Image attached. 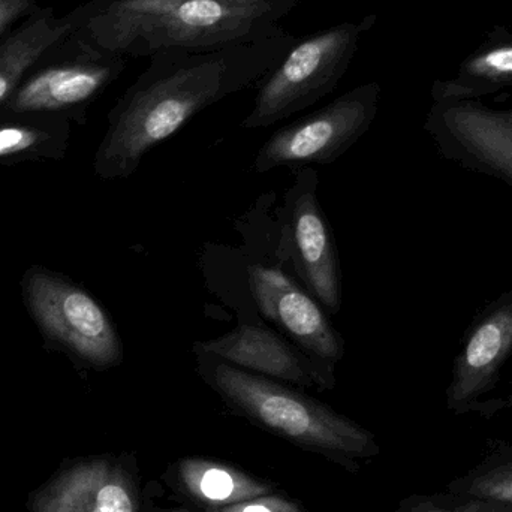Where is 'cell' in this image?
<instances>
[{
    "label": "cell",
    "instance_id": "3957f363",
    "mask_svg": "<svg viewBox=\"0 0 512 512\" xmlns=\"http://www.w3.org/2000/svg\"><path fill=\"white\" fill-rule=\"evenodd\" d=\"M204 381L240 414L301 447L330 456L375 453L372 435L333 409L274 379L256 375L195 349Z\"/></svg>",
    "mask_w": 512,
    "mask_h": 512
},
{
    "label": "cell",
    "instance_id": "4fadbf2b",
    "mask_svg": "<svg viewBox=\"0 0 512 512\" xmlns=\"http://www.w3.org/2000/svg\"><path fill=\"white\" fill-rule=\"evenodd\" d=\"M194 349L274 381L301 387H328L333 381V373L313 363L291 340L261 324L239 325L218 339L195 343Z\"/></svg>",
    "mask_w": 512,
    "mask_h": 512
},
{
    "label": "cell",
    "instance_id": "7a4b0ae2",
    "mask_svg": "<svg viewBox=\"0 0 512 512\" xmlns=\"http://www.w3.org/2000/svg\"><path fill=\"white\" fill-rule=\"evenodd\" d=\"M295 8L297 0H98L84 27L110 53L150 59L261 38Z\"/></svg>",
    "mask_w": 512,
    "mask_h": 512
},
{
    "label": "cell",
    "instance_id": "2e32d148",
    "mask_svg": "<svg viewBox=\"0 0 512 512\" xmlns=\"http://www.w3.org/2000/svg\"><path fill=\"white\" fill-rule=\"evenodd\" d=\"M512 86V35L493 33L460 66L454 80L436 83L433 99H477Z\"/></svg>",
    "mask_w": 512,
    "mask_h": 512
},
{
    "label": "cell",
    "instance_id": "d6986e66",
    "mask_svg": "<svg viewBox=\"0 0 512 512\" xmlns=\"http://www.w3.org/2000/svg\"><path fill=\"white\" fill-rule=\"evenodd\" d=\"M405 512H512V504L445 490L441 495L415 499Z\"/></svg>",
    "mask_w": 512,
    "mask_h": 512
},
{
    "label": "cell",
    "instance_id": "ffe728a7",
    "mask_svg": "<svg viewBox=\"0 0 512 512\" xmlns=\"http://www.w3.org/2000/svg\"><path fill=\"white\" fill-rule=\"evenodd\" d=\"M39 8L38 0H0V38Z\"/></svg>",
    "mask_w": 512,
    "mask_h": 512
},
{
    "label": "cell",
    "instance_id": "5b68a950",
    "mask_svg": "<svg viewBox=\"0 0 512 512\" xmlns=\"http://www.w3.org/2000/svg\"><path fill=\"white\" fill-rule=\"evenodd\" d=\"M376 20L375 14L367 15L298 39L279 66L259 84L243 128L276 125L333 93L354 62L360 39Z\"/></svg>",
    "mask_w": 512,
    "mask_h": 512
},
{
    "label": "cell",
    "instance_id": "5bb4252c",
    "mask_svg": "<svg viewBox=\"0 0 512 512\" xmlns=\"http://www.w3.org/2000/svg\"><path fill=\"white\" fill-rule=\"evenodd\" d=\"M98 0H89L57 17L53 8H39L0 38V110L32 66L57 42L71 35L95 14Z\"/></svg>",
    "mask_w": 512,
    "mask_h": 512
},
{
    "label": "cell",
    "instance_id": "52a82bcc",
    "mask_svg": "<svg viewBox=\"0 0 512 512\" xmlns=\"http://www.w3.org/2000/svg\"><path fill=\"white\" fill-rule=\"evenodd\" d=\"M379 99L381 86L370 81L277 129L259 149L254 170L268 173L279 167L303 170L312 164H333L369 131Z\"/></svg>",
    "mask_w": 512,
    "mask_h": 512
},
{
    "label": "cell",
    "instance_id": "44dd1931",
    "mask_svg": "<svg viewBox=\"0 0 512 512\" xmlns=\"http://www.w3.org/2000/svg\"><path fill=\"white\" fill-rule=\"evenodd\" d=\"M215 512H303L298 505L280 498H259L251 501L240 502V504L227 505L224 508H218Z\"/></svg>",
    "mask_w": 512,
    "mask_h": 512
},
{
    "label": "cell",
    "instance_id": "8fae6325",
    "mask_svg": "<svg viewBox=\"0 0 512 512\" xmlns=\"http://www.w3.org/2000/svg\"><path fill=\"white\" fill-rule=\"evenodd\" d=\"M318 177L309 167L288 194L292 255L307 291L330 318L342 310V268L330 222L316 197Z\"/></svg>",
    "mask_w": 512,
    "mask_h": 512
},
{
    "label": "cell",
    "instance_id": "7c38bea8",
    "mask_svg": "<svg viewBox=\"0 0 512 512\" xmlns=\"http://www.w3.org/2000/svg\"><path fill=\"white\" fill-rule=\"evenodd\" d=\"M27 512H138L129 472L107 457L66 460L33 490Z\"/></svg>",
    "mask_w": 512,
    "mask_h": 512
},
{
    "label": "cell",
    "instance_id": "ac0fdd59",
    "mask_svg": "<svg viewBox=\"0 0 512 512\" xmlns=\"http://www.w3.org/2000/svg\"><path fill=\"white\" fill-rule=\"evenodd\" d=\"M447 490L512 504V444L499 445L468 474L448 483Z\"/></svg>",
    "mask_w": 512,
    "mask_h": 512
},
{
    "label": "cell",
    "instance_id": "8992f818",
    "mask_svg": "<svg viewBox=\"0 0 512 512\" xmlns=\"http://www.w3.org/2000/svg\"><path fill=\"white\" fill-rule=\"evenodd\" d=\"M84 26L32 66L0 114H54L86 123L87 111L125 72L128 59L99 47Z\"/></svg>",
    "mask_w": 512,
    "mask_h": 512
},
{
    "label": "cell",
    "instance_id": "30bf717a",
    "mask_svg": "<svg viewBox=\"0 0 512 512\" xmlns=\"http://www.w3.org/2000/svg\"><path fill=\"white\" fill-rule=\"evenodd\" d=\"M511 355L512 289L487 304L466 330L448 385V409L456 415L481 412Z\"/></svg>",
    "mask_w": 512,
    "mask_h": 512
},
{
    "label": "cell",
    "instance_id": "9c48e42d",
    "mask_svg": "<svg viewBox=\"0 0 512 512\" xmlns=\"http://www.w3.org/2000/svg\"><path fill=\"white\" fill-rule=\"evenodd\" d=\"M248 282L259 312L313 363L333 373L345 355V340L313 295L285 271L261 264L248 268Z\"/></svg>",
    "mask_w": 512,
    "mask_h": 512
},
{
    "label": "cell",
    "instance_id": "ba28073f",
    "mask_svg": "<svg viewBox=\"0 0 512 512\" xmlns=\"http://www.w3.org/2000/svg\"><path fill=\"white\" fill-rule=\"evenodd\" d=\"M426 129L442 155L512 186V110L475 99H433Z\"/></svg>",
    "mask_w": 512,
    "mask_h": 512
},
{
    "label": "cell",
    "instance_id": "6da1fadb",
    "mask_svg": "<svg viewBox=\"0 0 512 512\" xmlns=\"http://www.w3.org/2000/svg\"><path fill=\"white\" fill-rule=\"evenodd\" d=\"M297 42V36L280 26L261 38L216 50H170L150 57L149 66L108 113L93 173L104 180L128 179L153 147L173 137L192 117L259 86Z\"/></svg>",
    "mask_w": 512,
    "mask_h": 512
},
{
    "label": "cell",
    "instance_id": "9a60e30c",
    "mask_svg": "<svg viewBox=\"0 0 512 512\" xmlns=\"http://www.w3.org/2000/svg\"><path fill=\"white\" fill-rule=\"evenodd\" d=\"M72 120L54 114H0V165L62 161Z\"/></svg>",
    "mask_w": 512,
    "mask_h": 512
},
{
    "label": "cell",
    "instance_id": "277c9868",
    "mask_svg": "<svg viewBox=\"0 0 512 512\" xmlns=\"http://www.w3.org/2000/svg\"><path fill=\"white\" fill-rule=\"evenodd\" d=\"M20 286L45 349L81 370L105 372L123 363L125 346L110 313L83 286L42 265L27 268Z\"/></svg>",
    "mask_w": 512,
    "mask_h": 512
},
{
    "label": "cell",
    "instance_id": "e0dca14e",
    "mask_svg": "<svg viewBox=\"0 0 512 512\" xmlns=\"http://www.w3.org/2000/svg\"><path fill=\"white\" fill-rule=\"evenodd\" d=\"M180 477L194 498L212 505L227 507L270 492L265 484L252 480L248 475L206 460H186L180 466Z\"/></svg>",
    "mask_w": 512,
    "mask_h": 512
}]
</instances>
